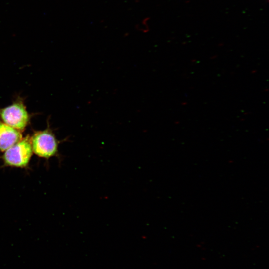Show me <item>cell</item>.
<instances>
[{
  "mask_svg": "<svg viewBox=\"0 0 269 269\" xmlns=\"http://www.w3.org/2000/svg\"><path fill=\"white\" fill-rule=\"evenodd\" d=\"M30 141L33 152L40 157L48 159L58 154L59 143L49 128L35 132Z\"/></svg>",
  "mask_w": 269,
  "mask_h": 269,
  "instance_id": "1",
  "label": "cell"
},
{
  "mask_svg": "<svg viewBox=\"0 0 269 269\" xmlns=\"http://www.w3.org/2000/svg\"><path fill=\"white\" fill-rule=\"evenodd\" d=\"M30 137L27 136L4 152L2 159L6 166L25 168L33 154Z\"/></svg>",
  "mask_w": 269,
  "mask_h": 269,
  "instance_id": "2",
  "label": "cell"
},
{
  "mask_svg": "<svg viewBox=\"0 0 269 269\" xmlns=\"http://www.w3.org/2000/svg\"><path fill=\"white\" fill-rule=\"evenodd\" d=\"M0 117L2 122L21 132L28 125L30 115L21 100L0 108Z\"/></svg>",
  "mask_w": 269,
  "mask_h": 269,
  "instance_id": "3",
  "label": "cell"
},
{
  "mask_svg": "<svg viewBox=\"0 0 269 269\" xmlns=\"http://www.w3.org/2000/svg\"><path fill=\"white\" fill-rule=\"evenodd\" d=\"M22 138L20 131L0 121V152H4Z\"/></svg>",
  "mask_w": 269,
  "mask_h": 269,
  "instance_id": "4",
  "label": "cell"
}]
</instances>
